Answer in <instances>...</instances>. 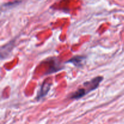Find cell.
Wrapping results in <instances>:
<instances>
[{
  "label": "cell",
  "mask_w": 124,
  "mask_h": 124,
  "mask_svg": "<svg viewBox=\"0 0 124 124\" xmlns=\"http://www.w3.org/2000/svg\"><path fill=\"white\" fill-rule=\"evenodd\" d=\"M52 85V84L51 83V82L47 81V80L44 81L42 85H41L39 91L38 92L37 96H36L37 100L39 101L40 100V99H42L44 97H45L47 94H48V92H49L50 90Z\"/></svg>",
  "instance_id": "7a4b0ae2"
},
{
  "label": "cell",
  "mask_w": 124,
  "mask_h": 124,
  "mask_svg": "<svg viewBox=\"0 0 124 124\" xmlns=\"http://www.w3.org/2000/svg\"><path fill=\"white\" fill-rule=\"evenodd\" d=\"M103 79L104 78L102 76H97L90 81L84 82L83 87L73 93L70 95V98L71 99H79L83 98L89 93L97 89Z\"/></svg>",
  "instance_id": "6da1fadb"
},
{
  "label": "cell",
  "mask_w": 124,
  "mask_h": 124,
  "mask_svg": "<svg viewBox=\"0 0 124 124\" xmlns=\"http://www.w3.org/2000/svg\"><path fill=\"white\" fill-rule=\"evenodd\" d=\"M85 59V57L83 56H76L69 59L67 63H71L77 67H81L84 65Z\"/></svg>",
  "instance_id": "3957f363"
}]
</instances>
